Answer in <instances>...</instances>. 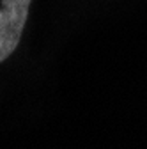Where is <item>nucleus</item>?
Segmentation results:
<instances>
[{
	"label": "nucleus",
	"instance_id": "f257e3e1",
	"mask_svg": "<svg viewBox=\"0 0 147 149\" xmlns=\"http://www.w3.org/2000/svg\"><path fill=\"white\" fill-rule=\"evenodd\" d=\"M32 0H2L0 6V62L18 48Z\"/></svg>",
	"mask_w": 147,
	"mask_h": 149
}]
</instances>
